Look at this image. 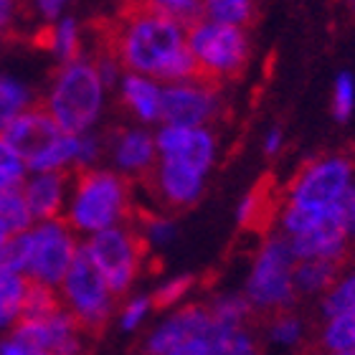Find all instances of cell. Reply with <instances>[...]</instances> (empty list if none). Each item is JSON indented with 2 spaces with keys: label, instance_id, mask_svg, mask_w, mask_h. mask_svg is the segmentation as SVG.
Masks as SVG:
<instances>
[{
  "label": "cell",
  "instance_id": "1",
  "mask_svg": "<svg viewBox=\"0 0 355 355\" xmlns=\"http://www.w3.org/2000/svg\"><path fill=\"white\" fill-rule=\"evenodd\" d=\"M96 56H112L130 74L168 84L198 76L188 51L185 28L171 21L155 3H130L110 18L94 23Z\"/></svg>",
  "mask_w": 355,
  "mask_h": 355
},
{
  "label": "cell",
  "instance_id": "2",
  "mask_svg": "<svg viewBox=\"0 0 355 355\" xmlns=\"http://www.w3.org/2000/svg\"><path fill=\"white\" fill-rule=\"evenodd\" d=\"M132 180L114 171L74 173V191L67 203V218L71 231L94 236L99 231L122 226L132 218Z\"/></svg>",
  "mask_w": 355,
  "mask_h": 355
},
{
  "label": "cell",
  "instance_id": "3",
  "mask_svg": "<svg viewBox=\"0 0 355 355\" xmlns=\"http://www.w3.org/2000/svg\"><path fill=\"white\" fill-rule=\"evenodd\" d=\"M104 89L107 87L94 64L79 59L61 64L51 87L38 104L64 135H87L89 127L102 114Z\"/></svg>",
  "mask_w": 355,
  "mask_h": 355
},
{
  "label": "cell",
  "instance_id": "4",
  "mask_svg": "<svg viewBox=\"0 0 355 355\" xmlns=\"http://www.w3.org/2000/svg\"><path fill=\"white\" fill-rule=\"evenodd\" d=\"M279 226L297 261H348L350 239L345 234L338 206L318 211L284 203L279 211Z\"/></svg>",
  "mask_w": 355,
  "mask_h": 355
},
{
  "label": "cell",
  "instance_id": "5",
  "mask_svg": "<svg viewBox=\"0 0 355 355\" xmlns=\"http://www.w3.org/2000/svg\"><path fill=\"white\" fill-rule=\"evenodd\" d=\"M295 266L297 259L289 249L287 239L282 234L264 239V244L259 246V254L254 259L244 295L254 312L279 315L292 307V302L297 300Z\"/></svg>",
  "mask_w": 355,
  "mask_h": 355
},
{
  "label": "cell",
  "instance_id": "6",
  "mask_svg": "<svg viewBox=\"0 0 355 355\" xmlns=\"http://www.w3.org/2000/svg\"><path fill=\"white\" fill-rule=\"evenodd\" d=\"M188 51L196 61L198 79L214 82L221 87V82L234 79L244 71L252 46L246 38V31L218 26L214 21H203L185 31Z\"/></svg>",
  "mask_w": 355,
  "mask_h": 355
},
{
  "label": "cell",
  "instance_id": "7",
  "mask_svg": "<svg viewBox=\"0 0 355 355\" xmlns=\"http://www.w3.org/2000/svg\"><path fill=\"white\" fill-rule=\"evenodd\" d=\"M92 264L99 269L107 287L114 297H122L132 287L137 274L142 272V261L148 257V239L132 221L99 231L82 244Z\"/></svg>",
  "mask_w": 355,
  "mask_h": 355
},
{
  "label": "cell",
  "instance_id": "8",
  "mask_svg": "<svg viewBox=\"0 0 355 355\" xmlns=\"http://www.w3.org/2000/svg\"><path fill=\"white\" fill-rule=\"evenodd\" d=\"M59 297L64 310L76 320V325L87 335L102 333L114 307V295L84 249H79L74 264L61 282Z\"/></svg>",
  "mask_w": 355,
  "mask_h": 355
},
{
  "label": "cell",
  "instance_id": "9",
  "mask_svg": "<svg viewBox=\"0 0 355 355\" xmlns=\"http://www.w3.org/2000/svg\"><path fill=\"white\" fill-rule=\"evenodd\" d=\"M355 165L345 155H322L304 163L284 188V203L300 208H333L353 188Z\"/></svg>",
  "mask_w": 355,
  "mask_h": 355
},
{
  "label": "cell",
  "instance_id": "10",
  "mask_svg": "<svg viewBox=\"0 0 355 355\" xmlns=\"http://www.w3.org/2000/svg\"><path fill=\"white\" fill-rule=\"evenodd\" d=\"M31 236V261L26 277L41 282L46 287H61L67 272L74 264L82 246L76 244L74 231L67 221H44L28 229Z\"/></svg>",
  "mask_w": 355,
  "mask_h": 355
},
{
  "label": "cell",
  "instance_id": "11",
  "mask_svg": "<svg viewBox=\"0 0 355 355\" xmlns=\"http://www.w3.org/2000/svg\"><path fill=\"white\" fill-rule=\"evenodd\" d=\"M218 84L206 79L168 84L163 87V119L168 127H206L221 112Z\"/></svg>",
  "mask_w": 355,
  "mask_h": 355
},
{
  "label": "cell",
  "instance_id": "12",
  "mask_svg": "<svg viewBox=\"0 0 355 355\" xmlns=\"http://www.w3.org/2000/svg\"><path fill=\"white\" fill-rule=\"evenodd\" d=\"M157 160H168L206 175L216 160V137L206 127H168L155 137Z\"/></svg>",
  "mask_w": 355,
  "mask_h": 355
},
{
  "label": "cell",
  "instance_id": "13",
  "mask_svg": "<svg viewBox=\"0 0 355 355\" xmlns=\"http://www.w3.org/2000/svg\"><path fill=\"white\" fill-rule=\"evenodd\" d=\"M61 135L64 132L56 127V122L46 114V110L41 104H36V107L23 112L21 117H15L10 122V127L0 137L18 153V157L28 168V163H33L41 153H46L53 142L59 140Z\"/></svg>",
  "mask_w": 355,
  "mask_h": 355
},
{
  "label": "cell",
  "instance_id": "14",
  "mask_svg": "<svg viewBox=\"0 0 355 355\" xmlns=\"http://www.w3.org/2000/svg\"><path fill=\"white\" fill-rule=\"evenodd\" d=\"M211 335H214L211 310L198 307V304H188L150 335L148 355H168L191 340H211Z\"/></svg>",
  "mask_w": 355,
  "mask_h": 355
},
{
  "label": "cell",
  "instance_id": "15",
  "mask_svg": "<svg viewBox=\"0 0 355 355\" xmlns=\"http://www.w3.org/2000/svg\"><path fill=\"white\" fill-rule=\"evenodd\" d=\"M203 178L198 173L188 171L183 165L157 160L148 178H142V183L155 193V198L165 203L168 208H185L196 203L203 193Z\"/></svg>",
  "mask_w": 355,
  "mask_h": 355
},
{
  "label": "cell",
  "instance_id": "16",
  "mask_svg": "<svg viewBox=\"0 0 355 355\" xmlns=\"http://www.w3.org/2000/svg\"><path fill=\"white\" fill-rule=\"evenodd\" d=\"M74 178L71 171L59 173H33V175L21 185V193L26 198L28 214L33 221H56L59 214L67 206L69 180Z\"/></svg>",
  "mask_w": 355,
  "mask_h": 355
},
{
  "label": "cell",
  "instance_id": "17",
  "mask_svg": "<svg viewBox=\"0 0 355 355\" xmlns=\"http://www.w3.org/2000/svg\"><path fill=\"white\" fill-rule=\"evenodd\" d=\"M112 155H114V163L122 175H137L142 180L157 165L155 137L142 130L119 127L117 132L112 135Z\"/></svg>",
  "mask_w": 355,
  "mask_h": 355
},
{
  "label": "cell",
  "instance_id": "18",
  "mask_svg": "<svg viewBox=\"0 0 355 355\" xmlns=\"http://www.w3.org/2000/svg\"><path fill=\"white\" fill-rule=\"evenodd\" d=\"M282 206H284V196H279V191L272 185V180L264 178L261 183H257L252 191L244 196L241 206H239L236 218L244 229L264 231L279 218Z\"/></svg>",
  "mask_w": 355,
  "mask_h": 355
},
{
  "label": "cell",
  "instance_id": "19",
  "mask_svg": "<svg viewBox=\"0 0 355 355\" xmlns=\"http://www.w3.org/2000/svg\"><path fill=\"white\" fill-rule=\"evenodd\" d=\"M122 102L142 119V122H155L163 114V87L148 76L140 74H125L122 84Z\"/></svg>",
  "mask_w": 355,
  "mask_h": 355
},
{
  "label": "cell",
  "instance_id": "20",
  "mask_svg": "<svg viewBox=\"0 0 355 355\" xmlns=\"http://www.w3.org/2000/svg\"><path fill=\"white\" fill-rule=\"evenodd\" d=\"M36 44H41L44 49L53 51L59 56L61 64H71V61L84 59L82 56V28L76 18L67 15V18H59L51 26H44L41 33L33 38Z\"/></svg>",
  "mask_w": 355,
  "mask_h": 355
},
{
  "label": "cell",
  "instance_id": "21",
  "mask_svg": "<svg viewBox=\"0 0 355 355\" xmlns=\"http://www.w3.org/2000/svg\"><path fill=\"white\" fill-rule=\"evenodd\" d=\"M343 264L338 261H297L295 266V289L304 295H318V292H330L335 282L340 279Z\"/></svg>",
  "mask_w": 355,
  "mask_h": 355
},
{
  "label": "cell",
  "instance_id": "22",
  "mask_svg": "<svg viewBox=\"0 0 355 355\" xmlns=\"http://www.w3.org/2000/svg\"><path fill=\"white\" fill-rule=\"evenodd\" d=\"M26 279H28V277H26ZM61 310H64V304H61L59 292H53V287H46V284L33 282V279L26 282V297H23L21 320L41 322V320L53 318V315Z\"/></svg>",
  "mask_w": 355,
  "mask_h": 355
},
{
  "label": "cell",
  "instance_id": "23",
  "mask_svg": "<svg viewBox=\"0 0 355 355\" xmlns=\"http://www.w3.org/2000/svg\"><path fill=\"white\" fill-rule=\"evenodd\" d=\"M208 355H261L259 345L244 327H214Z\"/></svg>",
  "mask_w": 355,
  "mask_h": 355
},
{
  "label": "cell",
  "instance_id": "24",
  "mask_svg": "<svg viewBox=\"0 0 355 355\" xmlns=\"http://www.w3.org/2000/svg\"><path fill=\"white\" fill-rule=\"evenodd\" d=\"M33 96L26 89V84L15 82L10 76H0V135L6 132L15 117L31 110Z\"/></svg>",
  "mask_w": 355,
  "mask_h": 355
},
{
  "label": "cell",
  "instance_id": "25",
  "mask_svg": "<svg viewBox=\"0 0 355 355\" xmlns=\"http://www.w3.org/2000/svg\"><path fill=\"white\" fill-rule=\"evenodd\" d=\"M257 18V8L249 0H211L206 3V21H214L218 26L241 28L252 26Z\"/></svg>",
  "mask_w": 355,
  "mask_h": 355
},
{
  "label": "cell",
  "instance_id": "26",
  "mask_svg": "<svg viewBox=\"0 0 355 355\" xmlns=\"http://www.w3.org/2000/svg\"><path fill=\"white\" fill-rule=\"evenodd\" d=\"M26 277L21 274H0V330L15 325L21 320Z\"/></svg>",
  "mask_w": 355,
  "mask_h": 355
},
{
  "label": "cell",
  "instance_id": "27",
  "mask_svg": "<svg viewBox=\"0 0 355 355\" xmlns=\"http://www.w3.org/2000/svg\"><path fill=\"white\" fill-rule=\"evenodd\" d=\"M31 223H33V218L28 214L21 188L0 191V226H6L10 234H23L31 229Z\"/></svg>",
  "mask_w": 355,
  "mask_h": 355
},
{
  "label": "cell",
  "instance_id": "28",
  "mask_svg": "<svg viewBox=\"0 0 355 355\" xmlns=\"http://www.w3.org/2000/svg\"><path fill=\"white\" fill-rule=\"evenodd\" d=\"M252 304L241 295H223L211 307L214 327H244V322L252 318Z\"/></svg>",
  "mask_w": 355,
  "mask_h": 355
},
{
  "label": "cell",
  "instance_id": "29",
  "mask_svg": "<svg viewBox=\"0 0 355 355\" xmlns=\"http://www.w3.org/2000/svg\"><path fill=\"white\" fill-rule=\"evenodd\" d=\"M350 310H355V272L335 282V287L322 300V312L327 315V320Z\"/></svg>",
  "mask_w": 355,
  "mask_h": 355
},
{
  "label": "cell",
  "instance_id": "30",
  "mask_svg": "<svg viewBox=\"0 0 355 355\" xmlns=\"http://www.w3.org/2000/svg\"><path fill=\"white\" fill-rule=\"evenodd\" d=\"M26 163L18 153L0 137V191H13L26 183Z\"/></svg>",
  "mask_w": 355,
  "mask_h": 355
},
{
  "label": "cell",
  "instance_id": "31",
  "mask_svg": "<svg viewBox=\"0 0 355 355\" xmlns=\"http://www.w3.org/2000/svg\"><path fill=\"white\" fill-rule=\"evenodd\" d=\"M266 335L269 340L277 343V345H297L302 340V322L297 315L292 312H279V315H272L269 320V327H266Z\"/></svg>",
  "mask_w": 355,
  "mask_h": 355
},
{
  "label": "cell",
  "instance_id": "32",
  "mask_svg": "<svg viewBox=\"0 0 355 355\" xmlns=\"http://www.w3.org/2000/svg\"><path fill=\"white\" fill-rule=\"evenodd\" d=\"M193 284H196V277H193V274L175 277V279L165 282L163 287H157L155 295L150 297V302H153L155 310H171L173 304H178L185 295H188V292H191Z\"/></svg>",
  "mask_w": 355,
  "mask_h": 355
},
{
  "label": "cell",
  "instance_id": "33",
  "mask_svg": "<svg viewBox=\"0 0 355 355\" xmlns=\"http://www.w3.org/2000/svg\"><path fill=\"white\" fill-rule=\"evenodd\" d=\"M353 107H355V79H353V74L343 71V74L335 79V89H333L335 119L345 122V119L353 114Z\"/></svg>",
  "mask_w": 355,
  "mask_h": 355
},
{
  "label": "cell",
  "instance_id": "34",
  "mask_svg": "<svg viewBox=\"0 0 355 355\" xmlns=\"http://www.w3.org/2000/svg\"><path fill=\"white\" fill-rule=\"evenodd\" d=\"M150 307H153L150 297H135V300H130L127 307L122 310V315H119V325H122V330H127V333H130V330H137V325L145 320Z\"/></svg>",
  "mask_w": 355,
  "mask_h": 355
},
{
  "label": "cell",
  "instance_id": "35",
  "mask_svg": "<svg viewBox=\"0 0 355 355\" xmlns=\"http://www.w3.org/2000/svg\"><path fill=\"white\" fill-rule=\"evenodd\" d=\"M338 214L343 218V226H345L350 244H355V185L338 200Z\"/></svg>",
  "mask_w": 355,
  "mask_h": 355
},
{
  "label": "cell",
  "instance_id": "36",
  "mask_svg": "<svg viewBox=\"0 0 355 355\" xmlns=\"http://www.w3.org/2000/svg\"><path fill=\"white\" fill-rule=\"evenodd\" d=\"M0 355H41L33 345L18 338V335H8L6 340H0Z\"/></svg>",
  "mask_w": 355,
  "mask_h": 355
},
{
  "label": "cell",
  "instance_id": "37",
  "mask_svg": "<svg viewBox=\"0 0 355 355\" xmlns=\"http://www.w3.org/2000/svg\"><path fill=\"white\" fill-rule=\"evenodd\" d=\"M282 145H284V135H282L279 127H272V130L266 132V137H264L266 155H277V153L282 150Z\"/></svg>",
  "mask_w": 355,
  "mask_h": 355
},
{
  "label": "cell",
  "instance_id": "38",
  "mask_svg": "<svg viewBox=\"0 0 355 355\" xmlns=\"http://www.w3.org/2000/svg\"><path fill=\"white\" fill-rule=\"evenodd\" d=\"M15 6L13 3H6V0H0V33H8V31L13 28L15 23Z\"/></svg>",
  "mask_w": 355,
  "mask_h": 355
},
{
  "label": "cell",
  "instance_id": "39",
  "mask_svg": "<svg viewBox=\"0 0 355 355\" xmlns=\"http://www.w3.org/2000/svg\"><path fill=\"white\" fill-rule=\"evenodd\" d=\"M168 355H208V340H191Z\"/></svg>",
  "mask_w": 355,
  "mask_h": 355
},
{
  "label": "cell",
  "instance_id": "40",
  "mask_svg": "<svg viewBox=\"0 0 355 355\" xmlns=\"http://www.w3.org/2000/svg\"><path fill=\"white\" fill-rule=\"evenodd\" d=\"M61 10H64V3H49V0L36 3V13H41L46 21H51V23H56V18L61 15Z\"/></svg>",
  "mask_w": 355,
  "mask_h": 355
},
{
  "label": "cell",
  "instance_id": "41",
  "mask_svg": "<svg viewBox=\"0 0 355 355\" xmlns=\"http://www.w3.org/2000/svg\"><path fill=\"white\" fill-rule=\"evenodd\" d=\"M10 231L6 229V226H0V257H3V252H6V246H8V241H10Z\"/></svg>",
  "mask_w": 355,
  "mask_h": 355
},
{
  "label": "cell",
  "instance_id": "42",
  "mask_svg": "<svg viewBox=\"0 0 355 355\" xmlns=\"http://www.w3.org/2000/svg\"><path fill=\"white\" fill-rule=\"evenodd\" d=\"M41 355H51V353H41Z\"/></svg>",
  "mask_w": 355,
  "mask_h": 355
},
{
  "label": "cell",
  "instance_id": "43",
  "mask_svg": "<svg viewBox=\"0 0 355 355\" xmlns=\"http://www.w3.org/2000/svg\"><path fill=\"white\" fill-rule=\"evenodd\" d=\"M353 10H355V3H353Z\"/></svg>",
  "mask_w": 355,
  "mask_h": 355
},
{
  "label": "cell",
  "instance_id": "44",
  "mask_svg": "<svg viewBox=\"0 0 355 355\" xmlns=\"http://www.w3.org/2000/svg\"><path fill=\"white\" fill-rule=\"evenodd\" d=\"M353 350H355V345H353Z\"/></svg>",
  "mask_w": 355,
  "mask_h": 355
}]
</instances>
